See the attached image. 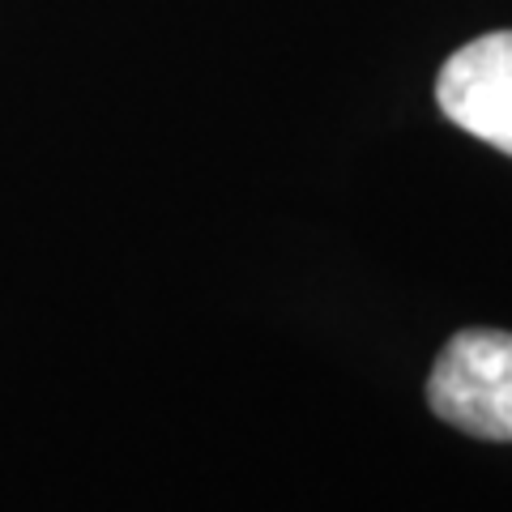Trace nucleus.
<instances>
[{
	"label": "nucleus",
	"mask_w": 512,
	"mask_h": 512,
	"mask_svg": "<svg viewBox=\"0 0 512 512\" xmlns=\"http://www.w3.org/2000/svg\"><path fill=\"white\" fill-rule=\"evenodd\" d=\"M427 402L478 440H512V333L461 329L431 367Z\"/></svg>",
	"instance_id": "obj_1"
},
{
	"label": "nucleus",
	"mask_w": 512,
	"mask_h": 512,
	"mask_svg": "<svg viewBox=\"0 0 512 512\" xmlns=\"http://www.w3.org/2000/svg\"><path fill=\"white\" fill-rule=\"evenodd\" d=\"M436 103L457 128L512 154V30H495L444 60Z\"/></svg>",
	"instance_id": "obj_2"
}]
</instances>
